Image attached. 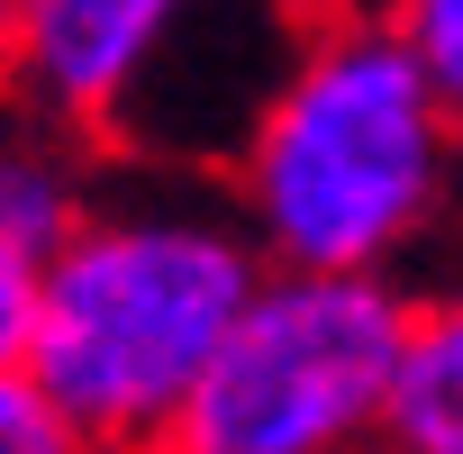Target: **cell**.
Listing matches in <instances>:
<instances>
[{"label":"cell","instance_id":"7a4b0ae2","mask_svg":"<svg viewBox=\"0 0 463 454\" xmlns=\"http://www.w3.org/2000/svg\"><path fill=\"white\" fill-rule=\"evenodd\" d=\"M264 273L273 264L227 191L118 182L37 264L28 373L91 454H164Z\"/></svg>","mask_w":463,"mask_h":454},{"label":"cell","instance_id":"5b68a950","mask_svg":"<svg viewBox=\"0 0 463 454\" xmlns=\"http://www.w3.org/2000/svg\"><path fill=\"white\" fill-rule=\"evenodd\" d=\"M100 164H91V137L28 109V128H0V246L46 264L73 227L100 209Z\"/></svg>","mask_w":463,"mask_h":454},{"label":"cell","instance_id":"3957f363","mask_svg":"<svg viewBox=\"0 0 463 454\" xmlns=\"http://www.w3.org/2000/svg\"><path fill=\"white\" fill-rule=\"evenodd\" d=\"M409 273H291L273 264L227 327L164 454H373L409 345Z\"/></svg>","mask_w":463,"mask_h":454},{"label":"cell","instance_id":"30bf717a","mask_svg":"<svg viewBox=\"0 0 463 454\" xmlns=\"http://www.w3.org/2000/svg\"><path fill=\"white\" fill-rule=\"evenodd\" d=\"M10 55L19 46H10V0H0V91H10Z\"/></svg>","mask_w":463,"mask_h":454},{"label":"cell","instance_id":"9c48e42d","mask_svg":"<svg viewBox=\"0 0 463 454\" xmlns=\"http://www.w3.org/2000/svg\"><path fill=\"white\" fill-rule=\"evenodd\" d=\"M28 336H37V264L0 246V373L28 364Z\"/></svg>","mask_w":463,"mask_h":454},{"label":"cell","instance_id":"52a82bcc","mask_svg":"<svg viewBox=\"0 0 463 454\" xmlns=\"http://www.w3.org/2000/svg\"><path fill=\"white\" fill-rule=\"evenodd\" d=\"M382 10L409 37V55L427 64V82L445 91V109L463 118V0H382Z\"/></svg>","mask_w":463,"mask_h":454},{"label":"cell","instance_id":"ba28073f","mask_svg":"<svg viewBox=\"0 0 463 454\" xmlns=\"http://www.w3.org/2000/svg\"><path fill=\"white\" fill-rule=\"evenodd\" d=\"M0 454H91L82 427L37 391L28 364H19V373H0Z\"/></svg>","mask_w":463,"mask_h":454},{"label":"cell","instance_id":"277c9868","mask_svg":"<svg viewBox=\"0 0 463 454\" xmlns=\"http://www.w3.org/2000/svg\"><path fill=\"white\" fill-rule=\"evenodd\" d=\"M200 0H10V91L82 137H128Z\"/></svg>","mask_w":463,"mask_h":454},{"label":"cell","instance_id":"8992f818","mask_svg":"<svg viewBox=\"0 0 463 454\" xmlns=\"http://www.w3.org/2000/svg\"><path fill=\"white\" fill-rule=\"evenodd\" d=\"M373 454H463V273L418 282Z\"/></svg>","mask_w":463,"mask_h":454},{"label":"cell","instance_id":"6da1fadb","mask_svg":"<svg viewBox=\"0 0 463 454\" xmlns=\"http://www.w3.org/2000/svg\"><path fill=\"white\" fill-rule=\"evenodd\" d=\"M227 200L291 273H409L454 227L463 118L391 10H327L291 37L227 146Z\"/></svg>","mask_w":463,"mask_h":454}]
</instances>
